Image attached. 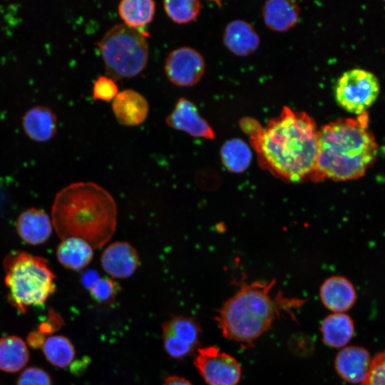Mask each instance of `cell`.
<instances>
[{
  "mask_svg": "<svg viewBox=\"0 0 385 385\" xmlns=\"http://www.w3.org/2000/svg\"><path fill=\"white\" fill-rule=\"evenodd\" d=\"M240 125L250 135L264 169L291 183L310 178L317 159L318 129L308 114L284 106L265 128L252 118L242 120Z\"/></svg>",
  "mask_w": 385,
  "mask_h": 385,
  "instance_id": "obj_1",
  "label": "cell"
},
{
  "mask_svg": "<svg viewBox=\"0 0 385 385\" xmlns=\"http://www.w3.org/2000/svg\"><path fill=\"white\" fill-rule=\"evenodd\" d=\"M379 146L367 112L332 121L318 130L312 182L347 181L363 177L374 163Z\"/></svg>",
  "mask_w": 385,
  "mask_h": 385,
  "instance_id": "obj_2",
  "label": "cell"
},
{
  "mask_svg": "<svg viewBox=\"0 0 385 385\" xmlns=\"http://www.w3.org/2000/svg\"><path fill=\"white\" fill-rule=\"evenodd\" d=\"M51 217L61 240L81 238L96 249L105 245L115 231L117 206L113 196L99 185L78 182L56 194Z\"/></svg>",
  "mask_w": 385,
  "mask_h": 385,
  "instance_id": "obj_3",
  "label": "cell"
},
{
  "mask_svg": "<svg viewBox=\"0 0 385 385\" xmlns=\"http://www.w3.org/2000/svg\"><path fill=\"white\" fill-rule=\"evenodd\" d=\"M275 280L239 283V289L223 302L215 317L222 335L244 347L269 330L281 312L302 304V300L273 295Z\"/></svg>",
  "mask_w": 385,
  "mask_h": 385,
  "instance_id": "obj_4",
  "label": "cell"
},
{
  "mask_svg": "<svg viewBox=\"0 0 385 385\" xmlns=\"http://www.w3.org/2000/svg\"><path fill=\"white\" fill-rule=\"evenodd\" d=\"M3 268L8 300L21 314L43 305L55 292L56 276L42 257L11 251L4 257Z\"/></svg>",
  "mask_w": 385,
  "mask_h": 385,
  "instance_id": "obj_5",
  "label": "cell"
},
{
  "mask_svg": "<svg viewBox=\"0 0 385 385\" xmlns=\"http://www.w3.org/2000/svg\"><path fill=\"white\" fill-rule=\"evenodd\" d=\"M145 33L124 24L108 29L97 43L106 71L115 80L138 75L148 60V43Z\"/></svg>",
  "mask_w": 385,
  "mask_h": 385,
  "instance_id": "obj_6",
  "label": "cell"
},
{
  "mask_svg": "<svg viewBox=\"0 0 385 385\" xmlns=\"http://www.w3.org/2000/svg\"><path fill=\"white\" fill-rule=\"evenodd\" d=\"M379 92L380 83L373 73L353 68L344 72L338 79L335 98L342 108L359 115L373 105Z\"/></svg>",
  "mask_w": 385,
  "mask_h": 385,
  "instance_id": "obj_7",
  "label": "cell"
},
{
  "mask_svg": "<svg viewBox=\"0 0 385 385\" xmlns=\"http://www.w3.org/2000/svg\"><path fill=\"white\" fill-rule=\"evenodd\" d=\"M194 364L207 385H237L241 379L237 359L214 346L198 348Z\"/></svg>",
  "mask_w": 385,
  "mask_h": 385,
  "instance_id": "obj_8",
  "label": "cell"
},
{
  "mask_svg": "<svg viewBox=\"0 0 385 385\" xmlns=\"http://www.w3.org/2000/svg\"><path fill=\"white\" fill-rule=\"evenodd\" d=\"M162 335L167 354L173 359H181L197 348L201 329L193 318L176 316L163 324Z\"/></svg>",
  "mask_w": 385,
  "mask_h": 385,
  "instance_id": "obj_9",
  "label": "cell"
},
{
  "mask_svg": "<svg viewBox=\"0 0 385 385\" xmlns=\"http://www.w3.org/2000/svg\"><path fill=\"white\" fill-rule=\"evenodd\" d=\"M164 70L173 84L190 87L200 81L205 73V63L203 56L196 49L181 46L168 53Z\"/></svg>",
  "mask_w": 385,
  "mask_h": 385,
  "instance_id": "obj_10",
  "label": "cell"
},
{
  "mask_svg": "<svg viewBox=\"0 0 385 385\" xmlns=\"http://www.w3.org/2000/svg\"><path fill=\"white\" fill-rule=\"evenodd\" d=\"M166 124L173 129L183 131L195 138L212 140L214 130L200 115L197 106L185 98H180L172 112L165 118Z\"/></svg>",
  "mask_w": 385,
  "mask_h": 385,
  "instance_id": "obj_11",
  "label": "cell"
},
{
  "mask_svg": "<svg viewBox=\"0 0 385 385\" xmlns=\"http://www.w3.org/2000/svg\"><path fill=\"white\" fill-rule=\"evenodd\" d=\"M100 261L103 270L113 279L131 277L140 264L137 250L125 241L108 245L102 252Z\"/></svg>",
  "mask_w": 385,
  "mask_h": 385,
  "instance_id": "obj_12",
  "label": "cell"
},
{
  "mask_svg": "<svg viewBox=\"0 0 385 385\" xmlns=\"http://www.w3.org/2000/svg\"><path fill=\"white\" fill-rule=\"evenodd\" d=\"M371 358L361 346H349L341 349L336 356L334 367L337 374L345 381L361 384L370 368Z\"/></svg>",
  "mask_w": 385,
  "mask_h": 385,
  "instance_id": "obj_13",
  "label": "cell"
},
{
  "mask_svg": "<svg viewBox=\"0 0 385 385\" xmlns=\"http://www.w3.org/2000/svg\"><path fill=\"white\" fill-rule=\"evenodd\" d=\"M319 297L327 309L334 313H343L354 306L356 293L353 284L347 278L334 275L322 284Z\"/></svg>",
  "mask_w": 385,
  "mask_h": 385,
  "instance_id": "obj_14",
  "label": "cell"
},
{
  "mask_svg": "<svg viewBox=\"0 0 385 385\" xmlns=\"http://www.w3.org/2000/svg\"><path fill=\"white\" fill-rule=\"evenodd\" d=\"M112 110L120 124L135 126L147 118L149 105L141 93L133 89H125L119 92L113 100Z\"/></svg>",
  "mask_w": 385,
  "mask_h": 385,
  "instance_id": "obj_15",
  "label": "cell"
},
{
  "mask_svg": "<svg viewBox=\"0 0 385 385\" xmlns=\"http://www.w3.org/2000/svg\"><path fill=\"white\" fill-rule=\"evenodd\" d=\"M53 227L48 215L43 210L35 207L22 212L16 223L19 236L31 245H41L48 240Z\"/></svg>",
  "mask_w": 385,
  "mask_h": 385,
  "instance_id": "obj_16",
  "label": "cell"
},
{
  "mask_svg": "<svg viewBox=\"0 0 385 385\" xmlns=\"http://www.w3.org/2000/svg\"><path fill=\"white\" fill-rule=\"evenodd\" d=\"M223 42L234 54L246 56L257 50L260 38L250 24L237 19L226 26L223 33Z\"/></svg>",
  "mask_w": 385,
  "mask_h": 385,
  "instance_id": "obj_17",
  "label": "cell"
},
{
  "mask_svg": "<svg viewBox=\"0 0 385 385\" xmlns=\"http://www.w3.org/2000/svg\"><path fill=\"white\" fill-rule=\"evenodd\" d=\"M59 263L65 268L79 271L86 268L93 257V248L86 241L77 237L61 240L56 250Z\"/></svg>",
  "mask_w": 385,
  "mask_h": 385,
  "instance_id": "obj_18",
  "label": "cell"
},
{
  "mask_svg": "<svg viewBox=\"0 0 385 385\" xmlns=\"http://www.w3.org/2000/svg\"><path fill=\"white\" fill-rule=\"evenodd\" d=\"M299 8L292 1L270 0L262 9L267 26L276 31H285L294 26L299 19Z\"/></svg>",
  "mask_w": 385,
  "mask_h": 385,
  "instance_id": "obj_19",
  "label": "cell"
},
{
  "mask_svg": "<svg viewBox=\"0 0 385 385\" xmlns=\"http://www.w3.org/2000/svg\"><path fill=\"white\" fill-rule=\"evenodd\" d=\"M320 330L325 344L334 348H341L353 337L354 324L349 315L334 313L323 319Z\"/></svg>",
  "mask_w": 385,
  "mask_h": 385,
  "instance_id": "obj_20",
  "label": "cell"
},
{
  "mask_svg": "<svg viewBox=\"0 0 385 385\" xmlns=\"http://www.w3.org/2000/svg\"><path fill=\"white\" fill-rule=\"evenodd\" d=\"M56 118L48 108L36 107L24 117L23 125L27 135L34 140L44 142L50 140L56 132Z\"/></svg>",
  "mask_w": 385,
  "mask_h": 385,
  "instance_id": "obj_21",
  "label": "cell"
},
{
  "mask_svg": "<svg viewBox=\"0 0 385 385\" xmlns=\"http://www.w3.org/2000/svg\"><path fill=\"white\" fill-rule=\"evenodd\" d=\"M29 360V351L19 337L10 335L0 338V370L7 373L21 371Z\"/></svg>",
  "mask_w": 385,
  "mask_h": 385,
  "instance_id": "obj_22",
  "label": "cell"
},
{
  "mask_svg": "<svg viewBox=\"0 0 385 385\" xmlns=\"http://www.w3.org/2000/svg\"><path fill=\"white\" fill-rule=\"evenodd\" d=\"M118 11L125 25L140 29L153 21L155 3L152 0H123L119 2Z\"/></svg>",
  "mask_w": 385,
  "mask_h": 385,
  "instance_id": "obj_23",
  "label": "cell"
},
{
  "mask_svg": "<svg viewBox=\"0 0 385 385\" xmlns=\"http://www.w3.org/2000/svg\"><path fill=\"white\" fill-rule=\"evenodd\" d=\"M220 156L223 165L233 173L245 171L252 160L250 147L242 140L237 138L227 140L222 145Z\"/></svg>",
  "mask_w": 385,
  "mask_h": 385,
  "instance_id": "obj_24",
  "label": "cell"
},
{
  "mask_svg": "<svg viewBox=\"0 0 385 385\" xmlns=\"http://www.w3.org/2000/svg\"><path fill=\"white\" fill-rule=\"evenodd\" d=\"M46 359L58 368H66L73 361L76 351L72 342L66 337L54 335L47 337L42 346Z\"/></svg>",
  "mask_w": 385,
  "mask_h": 385,
  "instance_id": "obj_25",
  "label": "cell"
},
{
  "mask_svg": "<svg viewBox=\"0 0 385 385\" xmlns=\"http://www.w3.org/2000/svg\"><path fill=\"white\" fill-rule=\"evenodd\" d=\"M163 6L166 15L178 24L194 21L200 11V2L197 0L164 1Z\"/></svg>",
  "mask_w": 385,
  "mask_h": 385,
  "instance_id": "obj_26",
  "label": "cell"
},
{
  "mask_svg": "<svg viewBox=\"0 0 385 385\" xmlns=\"http://www.w3.org/2000/svg\"><path fill=\"white\" fill-rule=\"evenodd\" d=\"M119 284L111 277H100L89 288L91 297L99 303H108L120 291Z\"/></svg>",
  "mask_w": 385,
  "mask_h": 385,
  "instance_id": "obj_27",
  "label": "cell"
},
{
  "mask_svg": "<svg viewBox=\"0 0 385 385\" xmlns=\"http://www.w3.org/2000/svg\"><path fill=\"white\" fill-rule=\"evenodd\" d=\"M360 385H385V351L371 359L368 374Z\"/></svg>",
  "mask_w": 385,
  "mask_h": 385,
  "instance_id": "obj_28",
  "label": "cell"
},
{
  "mask_svg": "<svg viewBox=\"0 0 385 385\" xmlns=\"http://www.w3.org/2000/svg\"><path fill=\"white\" fill-rule=\"evenodd\" d=\"M118 93V86L113 79L101 76L94 82L93 87V98L109 101L113 100Z\"/></svg>",
  "mask_w": 385,
  "mask_h": 385,
  "instance_id": "obj_29",
  "label": "cell"
},
{
  "mask_svg": "<svg viewBox=\"0 0 385 385\" xmlns=\"http://www.w3.org/2000/svg\"><path fill=\"white\" fill-rule=\"evenodd\" d=\"M16 385H52L50 375L43 369L30 366L19 375Z\"/></svg>",
  "mask_w": 385,
  "mask_h": 385,
  "instance_id": "obj_30",
  "label": "cell"
},
{
  "mask_svg": "<svg viewBox=\"0 0 385 385\" xmlns=\"http://www.w3.org/2000/svg\"><path fill=\"white\" fill-rule=\"evenodd\" d=\"M100 274L95 270H88L81 276L82 284L87 289L93 285V284L100 277Z\"/></svg>",
  "mask_w": 385,
  "mask_h": 385,
  "instance_id": "obj_31",
  "label": "cell"
},
{
  "mask_svg": "<svg viewBox=\"0 0 385 385\" xmlns=\"http://www.w3.org/2000/svg\"><path fill=\"white\" fill-rule=\"evenodd\" d=\"M45 339H46L43 335L37 330L29 334L28 337V344L34 348H38L40 346L42 347Z\"/></svg>",
  "mask_w": 385,
  "mask_h": 385,
  "instance_id": "obj_32",
  "label": "cell"
},
{
  "mask_svg": "<svg viewBox=\"0 0 385 385\" xmlns=\"http://www.w3.org/2000/svg\"><path fill=\"white\" fill-rule=\"evenodd\" d=\"M163 385H192L188 380L178 376H169Z\"/></svg>",
  "mask_w": 385,
  "mask_h": 385,
  "instance_id": "obj_33",
  "label": "cell"
}]
</instances>
